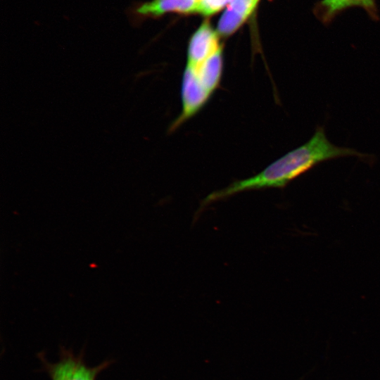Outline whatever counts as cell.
<instances>
[{"label": "cell", "instance_id": "cell-1", "mask_svg": "<svg viewBox=\"0 0 380 380\" xmlns=\"http://www.w3.org/2000/svg\"><path fill=\"white\" fill-rule=\"evenodd\" d=\"M344 156L366 159L370 156L333 144L327 139L323 127H317L305 144L274 161L258 175L209 194L203 199L201 208L241 191L284 187L318 163Z\"/></svg>", "mask_w": 380, "mask_h": 380}, {"label": "cell", "instance_id": "cell-2", "mask_svg": "<svg viewBox=\"0 0 380 380\" xmlns=\"http://www.w3.org/2000/svg\"><path fill=\"white\" fill-rule=\"evenodd\" d=\"M39 357L51 380H96L99 374L110 364V361H105L97 366L89 367L82 356L63 348L56 362H48L41 354Z\"/></svg>", "mask_w": 380, "mask_h": 380}, {"label": "cell", "instance_id": "cell-3", "mask_svg": "<svg viewBox=\"0 0 380 380\" xmlns=\"http://www.w3.org/2000/svg\"><path fill=\"white\" fill-rule=\"evenodd\" d=\"M211 95L199 80L195 68L186 65L182 80V111L170 125V132L177 129L197 114L207 103Z\"/></svg>", "mask_w": 380, "mask_h": 380}, {"label": "cell", "instance_id": "cell-4", "mask_svg": "<svg viewBox=\"0 0 380 380\" xmlns=\"http://www.w3.org/2000/svg\"><path fill=\"white\" fill-rule=\"evenodd\" d=\"M201 0H151L134 4L127 10L129 20L134 25L148 18H158L167 13L184 14L201 13Z\"/></svg>", "mask_w": 380, "mask_h": 380}, {"label": "cell", "instance_id": "cell-5", "mask_svg": "<svg viewBox=\"0 0 380 380\" xmlns=\"http://www.w3.org/2000/svg\"><path fill=\"white\" fill-rule=\"evenodd\" d=\"M217 31L205 20L192 34L187 49V65L197 67L217 51L220 44Z\"/></svg>", "mask_w": 380, "mask_h": 380}, {"label": "cell", "instance_id": "cell-6", "mask_svg": "<svg viewBox=\"0 0 380 380\" xmlns=\"http://www.w3.org/2000/svg\"><path fill=\"white\" fill-rule=\"evenodd\" d=\"M259 0H232L217 23V32L221 37L234 34L252 14Z\"/></svg>", "mask_w": 380, "mask_h": 380}, {"label": "cell", "instance_id": "cell-7", "mask_svg": "<svg viewBox=\"0 0 380 380\" xmlns=\"http://www.w3.org/2000/svg\"><path fill=\"white\" fill-rule=\"evenodd\" d=\"M353 6L361 7L372 18H378L376 0H321L315 5L314 13L322 23H328L338 13Z\"/></svg>", "mask_w": 380, "mask_h": 380}, {"label": "cell", "instance_id": "cell-8", "mask_svg": "<svg viewBox=\"0 0 380 380\" xmlns=\"http://www.w3.org/2000/svg\"><path fill=\"white\" fill-rule=\"evenodd\" d=\"M194 68L203 86L213 94L218 88L222 75V46L200 65Z\"/></svg>", "mask_w": 380, "mask_h": 380}]
</instances>
